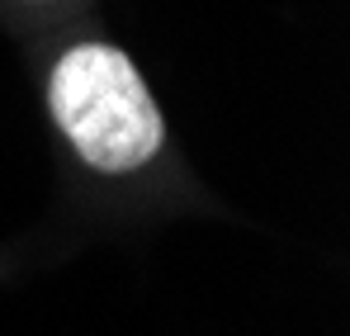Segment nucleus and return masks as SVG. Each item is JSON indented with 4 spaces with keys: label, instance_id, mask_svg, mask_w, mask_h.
<instances>
[{
    "label": "nucleus",
    "instance_id": "obj_1",
    "mask_svg": "<svg viewBox=\"0 0 350 336\" xmlns=\"http://www.w3.org/2000/svg\"><path fill=\"white\" fill-rule=\"evenodd\" d=\"M48 109L76 157L105 175L147 166L166 142V123L142 71L109 43H76L53 62Z\"/></svg>",
    "mask_w": 350,
    "mask_h": 336
}]
</instances>
